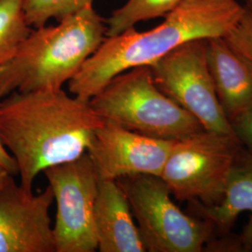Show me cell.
Returning <instances> with one entry per match:
<instances>
[{
    "label": "cell",
    "mask_w": 252,
    "mask_h": 252,
    "mask_svg": "<svg viewBox=\"0 0 252 252\" xmlns=\"http://www.w3.org/2000/svg\"><path fill=\"white\" fill-rule=\"evenodd\" d=\"M234 50L252 61V11H246L237 25L224 36Z\"/></svg>",
    "instance_id": "obj_17"
},
{
    "label": "cell",
    "mask_w": 252,
    "mask_h": 252,
    "mask_svg": "<svg viewBox=\"0 0 252 252\" xmlns=\"http://www.w3.org/2000/svg\"><path fill=\"white\" fill-rule=\"evenodd\" d=\"M208 220L221 231H228L241 213L249 211L251 220L245 227L244 243L252 246V153L241 151L229 174L220 202L203 207Z\"/></svg>",
    "instance_id": "obj_13"
},
{
    "label": "cell",
    "mask_w": 252,
    "mask_h": 252,
    "mask_svg": "<svg viewBox=\"0 0 252 252\" xmlns=\"http://www.w3.org/2000/svg\"><path fill=\"white\" fill-rule=\"evenodd\" d=\"M232 127L239 142L252 153V108L232 123Z\"/></svg>",
    "instance_id": "obj_18"
},
{
    "label": "cell",
    "mask_w": 252,
    "mask_h": 252,
    "mask_svg": "<svg viewBox=\"0 0 252 252\" xmlns=\"http://www.w3.org/2000/svg\"><path fill=\"white\" fill-rule=\"evenodd\" d=\"M244 2H245V7L247 8L248 9H250V10H252V0H243Z\"/></svg>",
    "instance_id": "obj_21"
},
{
    "label": "cell",
    "mask_w": 252,
    "mask_h": 252,
    "mask_svg": "<svg viewBox=\"0 0 252 252\" xmlns=\"http://www.w3.org/2000/svg\"><path fill=\"white\" fill-rule=\"evenodd\" d=\"M207 63L218 99L232 125L252 108V61L224 36H217L207 39Z\"/></svg>",
    "instance_id": "obj_11"
},
{
    "label": "cell",
    "mask_w": 252,
    "mask_h": 252,
    "mask_svg": "<svg viewBox=\"0 0 252 252\" xmlns=\"http://www.w3.org/2000/svg\"><path fill=\"white\" fill-rule=\"evenodd\" d=\"M106 37V22L93 7L32 28L14 55L0 65V100L14 92L63 89Z\"/></svg>",
    "instance_id": "obj_3"
},
{
    "label": "cell",
    "mask_w": 252,
    "mask_h": 252,
    "mask_svg": "<svg viewBox=\"0 0 252 252\" xmlns=\"http://www.w3.org/2000/svg\"><path fill=\"white\" fill-rule=\"evenodd\" d=\"M54 191L57 211L54 225L55 252L97 250L94 211L99 177L90 154L43 171Z\"/></svg>",
    "instance_id": "obj_8"
},
{
    "label": "cell",
    "mask_w": 252,
    "mask_h": 252,
    "mask_svg": "<svg viewBox=\"0 0 252 252\" xmlns=\"http://www.w3.org/2000/svg\"><path fill=\"white\" fill-rule=\"evenodd\" d=\"M94 0H23L27 24L32 28L44 27L48 21L57 22L81 9L93 7Z\"/></svg>",
    "instance_id": "obj_16"
},
{
    "label": "cell",
    "mask_w": 252,
    "mask_h": 252,
    "mask_svg": "<svg viewBox=\"0 0 252 252\" xmlns=\"http://www.w3.org/2000/svg\"><path fill=\"white\" fill-rule=\"evenodd\" d=\"M54 201L49 185L34 194L11 175L0 189V252H55L50 216Z\"/></svg>",
    "instance_id": "obj_10"
},
{
    "label": "cell",
    "mask_w": 252,
    "mask_h": 252,
    "mask_svg": "<svg viewBox=\"0 0 252 252\" xmlns=\"http://www.w3.org/2000/svg\"><path fill=\"white\" fill-rule=\"evenodd\" d=\"M103 123L89 101L63 89L14 92L0 100V138L27 190L46 168L86 153Z\"/></svg>",
    "instance_id": "obj_1"
},
{
    "label": "cell",
    "mask_w": 252,
    "mask_h": 252,
    "mask_svg": "<svg viewBox=\"0 0 252 252\" xmlns=\"http://www.w3.org/2000/svg\"><path fill=\"white\" fill-rule=\"evenodd\" d=\"M89 103L103 120L152 137L178 140L205 129L158 88L146 65L118 74Z\"/></svg>",
    "instance_id": "obj_4"
},
{
    "label": "cell",
    "mask_w": 252,
    "mask_h": 252,
    "mask_svg": "<svg viewBox=\"0 0 252 252\" xmlns=\"http://www.w3.org/2000/svg\"><path fill=\"white\" fill-rule=\"evenodd\" d=\"M94 220L99 252H146L128 199L117 180H98Z\"/></svg>",
    "instance_id": "obj_12"
},
{
    "label": "cell",
    "mask_w": 252,
    "mask_h": 252,
    "mask_svg": "<svg viewBox=\"0 0 252 252\" xmlns=\"http://www.w3.org/2000/svg\"><path fill=\"white\" fill-rule=\"evenodd\" d=\"M241 146L235 135L203 129L174 141L160 177L178 200L214 206L222 198Z\"/></svg>",
    "instance_id": "obj_5"
},
{
    "label": "cell",
    "mask_w": 252,
    "mask_h": 252,
    "mask_svg": "<svg viewBox=\"0 0 252 252\" xmlns=\"http://www.w3.org/2000/svg\"><path fill=\"white\" fill-rule=\"evenodd\" d=\"M10 176H11V174L0 164V189H2V187L5 185V183L7 182V180Z\"/></svg>",
    "instance_id": "obj_20"
},
{
    "label": "cell",
    "mask_w": 252,
    "mask_h": 252,
    "mask_svg": "<svg viewBox=\"0 0 252 252\" xmlns=\"http://www.w3.org/2000/svg\"><path fill=\"white\" fill-rule=\"evenodd\" d=\"M174 141L141 135L104 120L87 153L99 179L117 180L136 174L160 177Z\"/></svg>",
    "instance_id": "obj_9"
},
{
    "label": "cell",
    "mask_w": 252,
    "mask_h": 252,
    "mask_svg": "<svg viewBox=\"0 0 252 252\" xmlns=\"http://www.w3.org/2000/svg\"><path fill=\"white\" fill-rule=\"evenodd\" d=\"M183 0H128L106 21V36L120 35L139 22L164 17Z\"/></svg>",
    "instance_id": "obj_14"
},
{
    "label": "cell",
    "mask_w": 252,
    "mask_h": 252,
    "mask_svg": "<svg viewBox=\"0 0 252 252\" xmlns=\"http://www.w3.org/2000/svg\"><path fill=\"white\" fill-rule=\"evenodd\" d=\"M246 11L237 0H183L158 27L145 32L132 27L106 36L70 81V94L89 100L120 73L150 66L177 47L194 39L225 36Z\"/></svg>",
    "instance_id": "obj_2"
},
{
    "label": "cell",
    "mask_w": 252,
    "mask_h": 252,
    "mask_svg": "<svg viewBox=\"0 0 252 252\" xmlns=\"http://www.w3.org/2000/svg\"><path fill=\"white\" fill-rule=\"evenodd\" d=\"M150 68L158 88L196 118L206 130L235 135L217 96L207 63V39L181 44Z\"/></svg>",
    "instance_id": "obj_7"
},
{
    "label": "cell",
    "mask_w": 252,
    "mask_h": 252,
    "mask_svg": "<svg viewBox=\"0 0 252 252\" xmlns=\"http://www.w3.org/2000/svg\"><path fill=\"white\" fill-rule=\"evenodd\" d=\"M31 30L23 0H0V65L14 55Z\"/></svg>",
    "instance_id": "obj_15"
},
{
    "label": "cell",
    "mask_w": 252,
    "mask_h": 252,
    "mask_svg": "<svg viewBox=\"0 0 252 252\" xmlns=\"http://www.w3.org/2000/svg\"><path fill=\"white\" fill-rule=\"evenodd\" d=\"M117 181L128 199L146 252L202 251L208 227L172 201L171 191L161 177L136 174Z\"/></svg>",
    "instance_id": "obj_6"
},
{
    "label": "cell",
    "mask_w": 252,
    "mask_h": 252,
    "mask_svg": "<svg viewBox=\"0 0 252 252\" xmlns=\"http://www.w3.org/2000/svg\"><path fill=\"white\" fill-rule=\"evenodd\" d=\"M0 164L5 167L11 175H17V164L11 154L7 151L0 138Z\"/></svg>",
    "instance_id": "obj_19"
}]
</instances>
